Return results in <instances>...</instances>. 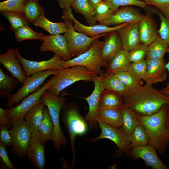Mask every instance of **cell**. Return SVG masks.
<instances>
[{
  "mask_svg": "<svg viewBox=\"0 0 169 169\" xmlns=\"http://www.w3.org/2000/svg\"><path fill=\"white\" fill-rule=\"evenodd\" d=\"M122 98L124 106L143 115L152 114L169 104V96L147 84L129 90Z\"/></svg>",
  "mask_w": 169,
  "mask_h": 169,
  "instance_id": "obj_1",
  "label": "cell"
},
{
  "mask_svg": "<svg viewBox=\"0 0 169 169\" xmlns=\"http://www.w3.org/2000/svg\"><path fill=\"white\" fill-rule=\"evenodd\" d=\"M167 104L157 112L150 115L137 114L140 125L146 130L148 144L162 154L169 143V126L166 120Z\"/></svg>",
  "mask_w": 169,
  "mask_h": 169,
  "instance_id": "obj_2",
  "label": "cell"
},
{
  "mask_svg": "<svg viewBox=\"0 0 169 169\" xmlns=\"http://www.w3.org/2000/svg\"><path fill=\"white\" fill-rule=\"evenodd\" d=\"M88 68L75 66L59 70L54 75L53 81L46 91L59 96L60 92L73 83L80 81L93 82L98 76Z\"/></svg>",
  "mask_w": 169,
  "mask_h": 169,
  "instance_id": "obj_3",
  "label": "cell"
},
{
  "mask_svg": "<svg viewBox=\"0 0 169 169\" xmlns=\"http://www.w3.org/2000/svg\"><path fill=\"white\" fill-rule=\"evenodd\" d=\"M99 38L92 42L90 49L84 53L72 58L65 60L62 59L58 61L61 69L75 66L85 67L99 75L102 72V68L105 67L106 63L102 59L101 51L104 41Z\"/></svg>",
  "mask_w": 169,
  "mask_h": 169,
  "instance_id": "obj_4",
  "label": "cell"
},
{
  "mask_svg": "<svg viewBox=\"0 0 169 169\" xmlns=\"http://www.w3.org/2000/svg\"><path fill=\"white\" fill-rule=\"evenodd\" d=\"M65 94L57 96L45 91L41 96L40 100L48 108L54 125L52 141L54 147L59 149L61 145H66L67 140L60 126L59 116L61 109L67 98Z\"/></svg>",
  "mask_w": 169,
  "mask_h": 169,
  "instance_id": "obj_5",
  "label": "cell"
},
{
  "mask_svg": "<svg viewBox=\"0 0 169 169\" xmlns=\"http://www.w3.org/2000/svg\"><path fill=\"white\" fill-rule=\"evenodd\" d=\"M61 120L69 134L73 155V161L70 167H74L76 161L75 140L78 135H82L87 132L88 124L85 118L80 114L76 107L73 105L66 106L62 114Z\"/></svg>",
  "mask_w": 169,
  "mask_h": 169,
  "instance_id": "obj_6",
  "label": "cell"
},
{
  "mask_svg": "<svg viewBox=\"0 0 169 169\" xmlns=\"http://www.w3.org/2000/svg\"><path fill=\"white\" fill-rule=\"evenodd\" d=\"M63 13L61 18L67 28V32L63 35L67 41L69 49L72 57H76L87 51L95 39L107 33L91 37L83 33L77 31L74 28L73 21L69 17L67 10L63 9Z\"/></svg>",
  "mask_w": 169,
  "mask_h": 169,
  "instance_id": "obj_7",
  "label": "cell"
},
{
  "mask_svg": "<svg viewBox=\"0 0 169 169\" xmlns=\"http://www.w3.org/2000/svg\"><path fill=\"white\" fill-rule=\"evenodd\" d=\"M59 70L50 69L36 73L27 77L22 86L15 93L8 98L6 103L8 107L19 103L30 93L38 90L46 79L50 75H54Z\"/></svg>",
  "mask_w": 169,
  "mask_h": 169,
  "instance_id": "obj_8",
  "label": "cell"
},
{
  "mask_svg": "<svg viewBox=\"0 0 169 169\" xmlns=\"http://www.w3.org/2000/svg\"><path fill=\"white\" fill-rule=\"evenodd\" d=\"M12 127L10 130L12 138L11 152L19 158H22L26 156L32 131L24 119L17 121Z\"/></svg>",
  "mask_w": 169,
  "mask_h": 169,
  "instance_id": "obj_9",
  "label": "cell"
},
{
  "mask_svg": "<svg viewBox=\"0 0 169 169\" xmlns=\"http://www.w3.org/2000/svg\"><path fill=\"white\" fill-rule=\"evenodd\" d=\"M52 77L37 91L28 95L18 105L7 109V115L12 126L17 121L24 119L29 110L40 99L42 94L49 87Z\"/></svg>",
  "mask_w": 169,
  "mask_h": 169,
  "instance_id": "obj_10",
  "label": "cell"
},
{
  "mask_svg": "<svg viewBox=\"0 0 169 169\" xmlns=\"http://www.w3.org/2000/svg\"><path fill=\"white\" fill-rule=\"evenodd\" d=\"M99 126L101 130V133L98 137L89 139L90 142H94L98 140L106 138L112 141L116 145L118 154L123 153L129 156L131 148L130 147L127 136L121 127L116 128L113 127L98 121Z\"/></svg>",
  "mask_w": 169,
  "mask_h": 169,
  "instance_id": "obj_11",
  "label": "cell"
},
{
  "mask_svg": "<svg viewBox=\"0 0 169 169\" xmlns=\"http://www.w3.org/2000/svg\"><path fill=\"white\" fill-rule=\"evenodd\" d=\"M14 50L27 77L36 73L48 69H62L58 64L59 61L61 58L56 54H54L51 58L48 60L37 61L27 60L23 58L20 55L19 50L17 48Z\"/></svg>",
  "mask_w": 169,
  "mask_h": 169,
  "instance_id": "obj_12",
  "label": "cell"
},
{
  "mask_svg": "<svg viewBox=\"0 0 169 169\" xmlns=\"http://www.w3.org/2000/svg\"><path fill=\"white\" fill-rule=\"evenodd\" d=\"M143 16L135 6H123L98 24L109 26H115L125 23L140 21Z\"/></svg>",
  "mask_w": 169,
  "mask_h": 169,
  "instance_id": "obj_13",
  "label": "cell"
},
{
  "mask_svg": "<svg viewBox=\"0 0 169 169\" xmlns=\"http://www.w3.org/2000/svg\"><path fill=\"white\" fill-rule=\"evenodd\" d=\"M102 72V71L93 82L94 89L92 94L87 97L83 98L87 101L89 105L88 112L84 118L90 129L96 128L98 125L97 115L99 109V102L101 94L105 90Z\"/></svg>",
  "mask_w": 169,
  "mask_h": 169,
  "instance_id": "obj_14",
  "label": "cell"
},
{
  "mask_svg": "<svg viewBox=\"0 0 169 169\" xmlns=\"http://www.w3.org/2000/svg\"><path fill=\"white\" fill-rule=\"evenodd\" d=\"M39 49L42 52L50 51L59 56L62 59H71L67 41L64 35L60 34L45 35Z\"/></svg>",
  "mask_w": 169,
  "mask_h": 169,
  "instance_id": "obj_15",
  "label": "cell"
},
{
  "mask_svg": "<svg viewBox=\"0 0 169 169\" xmlns=\"http://www.w3.org/2000/svg\"><path fill=\"white\" fill-rule=\"evenodd\" d=\"M129 156L135 160L139 158L142 159L153 169H168L158 157L156 149L148 144L133 147Z\"/></svg>",
  "mask_w": 169,
  "mask_h": 169,
  "instance_id": "obj_16",
  "label": "cell"
},
{
  "mask_svg": "<svg viewBox=\"0 0 169 169\" xmlns=\"http://www.w3.org/2000/svg\"><path fill=\"white\" fill-rule=\"evenodd\" d=\"M45 143L42 140L37 131L32 133L26 156L36 169L44 168L45 163L44 146Z\"/></svg>",
  "mask_w": 169,
  "mask_h": 169,
  "instance_id": "obj_17",
  "label": "cell"
},
{
  "mask_svg": "<svg viewBox=\"0 0 169 169\" xmlns=\"http://www.w3.org/2000/svg\"><path fill=\"white\" fill-rule=\"evenodd\" d=\"M147 68L145 77L143 80L146 84H153L166 80L167 69L165 67L167 63L164 58L146 59Z\"/></svg>",
  "mask_w": 169,
  "mask_h": 169,
  "instance_id": "obj_18",
  "label": "cell"
},
{
  "mask_svg": "<svg viewBox=\"0 0 169 169\" xmlns=\"http://www.w3.org/2000/svg\"><path fill=\"white\" fill-rule=\"evenodd\" d=\"M69 17L74 23V29L79 32L83 33L91 37H95L108 33L120 29L129 23H125L118 25L109 26L98 24L92 26L84 25L79 21L74 16L71 8L66 9Z\"/></svg>",
  "mask_w": 169,
  "mask_h": 169,
  "instance_id": "obj_19",
  "label": "cell"
},
{
  "mask_svg": "<svg viewBox=\"0 0 169 169\" xmlns=\"http://www.w3.org/2000/svg\"><path fill=\"white\" fill-rule=\"evenodd\" d=\"M152 13L149 10L147 12L139 24L140 42L147 46L159 35L157 25L154 19Z\"/></svg>",
  "mask_w": 169,
  "mask_h": 169,
  "instance_id": "obj_20",
  "label": "cell"
},
{
  "mask_svg": "<svg viewBox=\"0 0 169 169\" xmlns=\"http://www.w3.org/2000/svg\"><path fill=\"white\" fill-rule=\"evenodd\" d=\"M0 63L12 76L23 84L27 77L14 49H9L4 54H0Z\"/></svg>",
  "mask_w": 169,
  "mask_h": 169,
  "instance_id": "obj_21",
  "label": "cell"
},
{
  "mask_svg": "<svg viewBox=\"0 0 169 169\" xmlns=\"http://www.w3.org/2000/svg\"><path fill=\"white\" fill-rule=\"evenodd\" d=\"M140 22L129 23L117 31L122 43L123 49L129 52L141 43L139 30Z\"/></svg>",
  "mask_w": 169,
  "mask_h": 169,
  "instance_id": "obj_22",
  "label": "cell"
},
{
  "mask_svg": "<svg viewBox=\"0 0 169 169\" xmlns=\"http://www.w3.org/2000/svg\"><path fill=\"white\" fill-rule=\"evenodd\" d=\"M108 33L104 41L101 51V57L106 63L123 48L121 40L117 31H114Z\"/></svg>",
  "mask_w": 169,
  "mask_h": 169,
  "instance_id": "obj_23",
  "label": "cell"
},
{
  "mask_svg": "<svg viewBox=\"0 0 169 169\" xmlns=\"http://www.w3.org/2000/svg\"><path fill=\"white\" fill-rule=\"evenodd\" d=\"M122 108L99 109L97 115V121H100L113 127H121L123 119Z\"/></svg>",
  "mask_w": 169,
  "mask_h": 169,
  "instance_id": "obj_24",
  "label": "cell"
},
{
  "mask_svg": "<svg viewBox=\"0 0 169 169\" xmlns=\"http://www.w3.org/2000/svg\"><path fill=\"white\" fill-rule=\"evenodd\" d=\"M130 63L129 52L122 49L106 63L105 67L107 73H115L127 71Z\"/></svg>",
  "mask_w": 169,
  "mask_h": 169,
  "instance_id": "obj_25",
  "label": "cell"
},
{
  "mask_svg": "<svg viewBox=\"0 0 169 169\" xmlns=\"http://www.w3.org/2000/svg\"><path fill=\"white\" fill-rule=\"evenodd\" d=\"M46 106L40 100L28 111L24 119L29 125L32 132L37 131L44 118Z\"/></svg>",
  "mask_w": 169,
  "mask_h": 169,
  "instance_id": "obj_26",
  "label": "cell"
},
{
  "mask_svg": "<svg viewBox=\"0 0 169 169\" xmlns=\"http://www.w3.org/2000/svg\"><path fill=\"white\" fill-rule=\"evenodd\" d=\"M123 105L122 96L119 94L106 90L101 93L99 102V109L122 108Z\"/></svg>",
  "mask_w": 169,
  "mask_h": 169,
  "instance_id": "obj_27",
  "label": "cell"
},
{
  "mask_svg": "<svg viewBox=\"0 0 169 169\" xmlns=\"http://www.w3.org/2000/svg\"><path fill=\"white\" fill-rule=\"evenodd\" d=\"M103 85L105 90L116 92L122 96L129 89L114 73H102Z\"/></svg>",
  "mask_w": 169,
  "mask_h": 169,
  "instance_id": "obj_28",
  "label": "cell"
},
{
  "mask_svg": "<svg viewBox=\"0 0 169 169\" xmlns=\"http://www.w3.org/2000/svg\"><path fill=\"white\" fill-rule=\"evenodd\" d=\"M72 7L75 12L83 16L90 25L96 24L94 11L88 0H72Z\"/></svg>",
  "mask_w": 169,
  "mask_h": 169,
  "instance_id": "obj_29",
  "label": "cell"
},
{
  "mask_svg": "<svg viewBox=\"0 0 169 169\" xmlns=\"http://www.w3.org/2000/svg\"><path fill=\"white\" fill-rule=\"evenodd\" d=\"M123 119L121 128L126 136L140 125L137 114L124 105L122 108Z\"/></svg>",
  "mask_w": 169,
  "mask_h": 169,
  "instance_id": "obj_30",
  "label": "cell"
},
{
  "mask_svg": "<svg viewBox=\"0 0 169 169\" xmlns=\"http://www.w3.org/2000/svg\"><path fill=\"white\" fill-rule=\"evenodd\" d=\"M34 25L41 27L51 35H56L64 33L67 32V28L65 23H55L48 20L45 16L42 15L37 19Z\"/></svg>",
  "mask_w": 169,
  "mask_h": 169,
  "instance_id": "obj_31",
  "label": "cell"
},
{
  "mask_svg": "<svg viewBox=\"0 0 169 169\" xmlns=\"http://www.w3.org/2000/svg\"><path fill=\"white\" fill-rule=\"evenodd\" d=\"M169 46L159 35L147 46L146 59H162L166 52H169Z\"/></svg>",
  "mask_w": 169,
  "mask_h": 169,
  "instance_id": "obj_32",
  "label": "cell"
},
{
  "mask_svg": "<svg viewBox=\"0 0 169 169\" xmlns=\"http://www.w3.org/2000/svg\"><path fill=\"white\" fill-rule=\"evenodd\" d=\"M44 8L38 0H27L24 6L23 14L28 22L34 24L42 15L45 14Z\"/></svg>",
  "mask_w": 169,
  "mask_h": 169,
  "instance_id": "obj_33",
  "label": "cell"
},
{
  "mask_svg": "<svg viewBox=\"0 0 169 169\" xmlns=\"http://www.w3.org/2000/svg\"><path fill=\"white\" fill-rule=\"evenodd\" d=\"M54 125L48 108L46 106L44 119L40 124L37 130L42 140L45 143L52 140Z\"/></svg>",
  "mask_w": 169,
  "mask_h": 169,
  "instance_id": "obj_34",
  "label": "cell"
},
{
  "mask_svg": "<svg viewBox=\"0 0 169 169\" xmlns=\"http://www.w3.org/2000/svg\"><path fill=\"white\" fill-rule=\"evenodd\" d=\"M19 81L13 76L5 73L0 67V97L8 98Z\"/></svg>",
  "mask_w": 169,
  "mask_h": 169,
  "instance_id": "obj_35",
  "label": "cell"
},
{
  "mask_svg": "<svg viewBox=\"0 0 169 169\" xmlns=\"http://www.w3.org/2000/svg\"><path fill=\"white\" fill-rule=\"evenodd\" d=\"M127 138L131 149L148 144L147 134L144 127L140 125L136 126L131 134L127 136Z\"/></svg>",
  "mask_w": 169,
  "mask_h": 169,
  "instance_id": "obj_36",
  "label": "cell"
},
{
  "mask_svg": "<svg viewBox=\"0 0 169 169\" xmlns=\"http://www.w3.org/2000/svg\"><path fill=\"white\" fill-rule=\"evenodd\" d=\"M1 13L9 21L10 29L13 32L28 23L23 13L10 11H0Z\"/></svg>",
  "mask_w": 169,
  "mask_h": 169,
  "instance_id": "obj_37",
  "label": "cell"
},
{
  "mask_svg": "<svg viewBox=\"0 0 169 169\" xmlns=\"http://www.w3.org/2000/svg\"><path fill=\"white\" fill-rule=\"evenodd\" d=\"M15 37L18 42L27 39L43 40L45 35L41 33L33 31L28 25L23 26L14 32Z\"/></svg>",
  "mask_w": 169,
  "mask_h": 169,
  "instance_id": "obj_38",
  "label": "cell"
},
{
  "mask_svg": "<svg viewBox=\"0 0 169 169\" xmlns=\"http://www.w3.org/2000/svg\"><path fill=\"white\" fill-rule=\"evenodd\" d=\"M114 74L129 90L143 85L142 80L138 79L127 71L119 72Z\"/></svg>",
  "mask_w": 169,
  "mask_h": 169,
  "instance_id": "obj_39",
  "label": "cell"
},
{
  "mask_svg": "<svg viewBox=\"0 0 169 169\" xmlns=\"http://www.w3.org/2000/svg\"><path fill=\"white\" fill-rule=\"evenodd\" d=\"M153 13L157 14L161 20L158 33L160 37L169 46V20L159 11L153 7H147Z\"/></svg>",
  "mask_w": 169,
  "mask_h": 169,
  "instance_id": "obj_40",
  "label": "cell"
},
{
  "mask_svg": "<svg viewBox=\"0 0 169 169\" xmlns=\"http://www.w3.org/2000/svg\"><path fill=\"white\" fill-rule=\"evenodd\" d=\"M27 0H6L0 2V11H10L23 13Z\"/></svg>",
  "mask_w": 169,
  "mask_h": 169,
  "instance_id": "obj_41",
  "label": "cell"
},
{
  "mask_svg": "<svg viewBox=\"0 0 169 169\" xmlns=\"http://www.w3.org/2000/svg\"><path fill=\"white\" fill-rule=\"evenodd\" d=\"M106 2L110 8L115 11L120 7L131 5L140 7L143 9H147V5L141 0H103Z\"/></svg>",
  "mask_w": 169,
  "mask_h": 169,
  "instance_id": "obj_42",
  "label": "cell"
},
{
  "mask_svg": "<svg viewBox=\"0 0 169 169\" xmlns=\"http://www.w3.org/2000/svg\"><path fill=\"white\" fill-rule=\"evenodd\" d=\"M146 68V60L144 59L139 61L131 63L127 71L140 79L144 80Z\"/></svg>",
  "mask_w": 169,
  "mask_h": 169,
  "instance_id": "obj_43",
  "label": "cell"
},
{
  "mask_svg": "<svg viewBox=\"0 0 169 169\" xmlns=\"http://www.w3.org/2000/svg\"><path fill=\"white\" fill-rule=\"evenodd\" d=\"M115 12L103 0L99 3L94 9L95 14L98 23L114 14Z\"/></svg>",
  "mask_w": 169,
  "mask_h": 169,
  "instance_id": "obj_44",
  "label": "cell"
},
{
  "mask_svg": "<svg viewBox=\"0 0 169 169\" xmlns=\"http://www.w3.org/2000/svg\"><path fill=\"white\" fill-rule=\"evenodd\" d=\"M147 46L140 43L129 52V59L130 63L135 62L143 60L146 56Z\"/></svg>",
  "mask_w": 169,
  "mask_h": 169,
  "instance_id": "obj_45",
  "label": "cell"
},
{
  "mask_svg": "<svg viewBox=\"0 0 169 169\" xmlns=\"http://www.w3.org/2000/svg\"><path fill=\"white\" fill-rule=\"evenodd\" d=\"M147 5L155 6L169 20V0H141Z\"/></svg>",
  "mask_w": 169,
  "mask_h": 169,
  "instance_id": "obj_46",
  "label": "cell"
},
{
  "mask_svg": "<svg viewBox=\"0 0 169 169\" xmlns=\"http://www.w3.org/2000/svg\"><path fill=\"white\" fill-rule=\"evenodd\" d=\"M5 125L0 124V143L5 147L11 146L12 138L10 130Z\"/></svg>",
  "mask_w": 169,
  "mask_h": 169,
  "instance_id": "obj_47",
  "label": "cell"
},
{
  "mask_svg": "<svg viewBox=\"0 0 169 169\" xmlns=\"http://www.w3.org/2000/svg\"><path fill=\"white\" fill-rule=\"evenodd\" d=\"M0 157L1 161L8 169H16L11 161L8 154L6 149V147L0 143Z\"/></svg>",
  "mask_w": 169,
  "mask_h": 169,
  "instance_id": "obj_48",
  "label": "cell"
},
{
  "mask_svg": "<svg viewBox=\"0 0 169 169\" xmlns=\"http://www.w3.org/2000/svg\"><path fill=\"white\" fill-rule=\"evenodd\" d=\"M7 109L0 108V124L10 127L11 126L10 121L7 115Z\"/></svg>",
  "mask_w": 169,
  "mask_h": 169,
  "instance_id": "obj_49",
  "label": "cell"
},
{
  "mask_svg": "<svg viewBox=\"0 0 169 169\" xmlns=\"http://www.w3.org/2000/svg\"><path fill=\"white\" fill-rule=\"evenodd\" d=\"M59 7L63 9H68L72 7V0H57Z\"/></svg>",
  "mask_w": 169,
  "mask_h": 169,
  "instance_id": "obj_50",
  "label": "cell"
},
{
  "mask_svg": "<svg viewBox=\"0 0 169 169\" xmlns=\"http://www.w3.org/2000/svg\"><path fill=\"white\" fill-rule=\"evenodd\" d=\"M92 8L94 10L96 6L103 0H88Z\"/></svg>",
  "mask_w": 169,
  "mask_h": 169,
  "instance_id": "obj_51",
  "label": "cell"
},
{
  "mask_svg": "<svg viewBox=\"0 0 169 169\" xmlns=\"http://www.w3.org/2000/svg\"><path fill=\"white\" fill-rule=\"evenodd\" d=\"M160 91L163 94L169 96V85H166L165 88Z\"/></svg>",
  "mask_w": 169,
  "mask_h": 169,
  "instance_id": "obj_52",
  "label": "cell"
},
{
  "mask_svg": "<svg viewBox=\"0 0 169 169\" xmlns=\"http://www.w3.org/2000/svg\"><path fill=\"white\" fill-rule=\"evenodd\" d=\"M166 120L167 123L169 126V104H167Z\"/></svg>",
  "mask_w": 169,
  "mask_h": 169,
  "instance_id": "obj_53",
  "label": "cell"
},
{
  "mask_svg": "<svg viewBox=\"0 0 169 169\" xmlns=\"http://www.w3.org/2000/svg\"><path fill=\"white\" fill-rule=\"evenodd\" d=\"M165 67L166 69L168 71V73L169 74V61L165 64ZM169 85V81L167 83L166 86Z\"/></svg>",
  "mask_w": 169,
  "mask_h": 169,
  "instance_id": "obj_54",
  "label": "cell"
}]
</instances>
